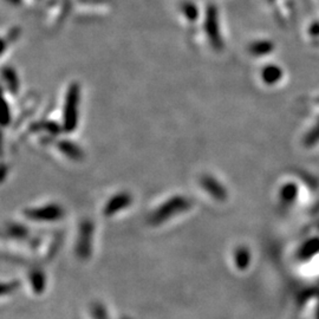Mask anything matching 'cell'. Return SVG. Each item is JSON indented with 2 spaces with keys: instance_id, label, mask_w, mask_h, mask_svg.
<instances>
[{
  "instance_id": "cell-1",
  "label": "cell",
  "mask_w": 319,
  "mask_h": 319,
  "mask_svg": "<svg viewBox=\"0 0 319 319\" xmlns=\"http://www.w3.org/2000/svg\"><path fill=\"white\" fill-rule=\"evenodd\" d=\"M79 103L81 85L78 82H72L66 91L63 108V131L72 132L76 130L79 118Z\"/></svg>"
},
{
  "instance_id": "cell-2",
  "label": "cell",
  "mask_w": 319,
  "mask_h": 319,
  "mask_svg": "<svg viewBox=\"0 0 319 319\" xmlns=\"http://www.w3.org/2000/svg\"><path fill=\"white\" fill-rule=\"evenodd\" d=\"M191 200L184 195H175L160 205L149 217V222L154 226H158L169 219L175 217L176 214L183 213L191 208Z\"/></svg>"
},
{
  "instance_id": "cell-3",
  "label": "cell",
  "mask_w": 319,
  "mask_h": 319,
  "mask_svg": "<svg viewBox=\"0 0 319 319\" xmlns=\"http://www.w3.org/2000/svg\"><path fill=\"white\" fill-rule=\"evenodd\" d=\"M203 29H205L207 38H208L213 49L215 51H220L224 47V42H222L220 28H219L218 10L214 5L207 6Z\"/></svg>"
},
{
  "instance_id": "cell-4",
  "label": "cell",
  "mask_w": 319,
  "mask_h": 319,
  "mask_svg": "<svg viewBox=\"0 0 319 319\" xmlns=\"http://www.w3.org/2000/svg\"><path fill=\"white\" fill-rule=\"evenodd\" d=\"M25 218L32 221L52 222L58 221L64 217V209L56 203H49L42 207H32L24 210Z\"/></svg>"
},
{
  "instance_id": "cell-5",
  "label": "cell",
  "mask_w": 319,
  "mask_h": 319,
  "mask_svg": "<svg viewBox=\"0 0 319 319\" xmlns=\"http://www.w3.org/2000/svg\"><path fill=\"white\" fill-rule=\"evenodd\" d=\"M131 201L132 198L128 192L117 193V194L113 195L109 200H108L104 207H103V214L108 218L114 217L115 214L120 213L121 210L128 208V207L130 206Z\"/></svg>"
},
{
  "instance_id": "cell-6",
  "label": "cell",
  "mask_w": 319,
  "mask_h": 319,
  "mask_svg": "<svg viewBox=\"0 0 319 319\" xmlns=\"http://www.w3.org/2000/svg\"><path fill=\"white\" fill-rule=\"evenodd\" d=\"M200 184H201L203 191L208 193V194L212 196L214 200H217V201H224L226 199V191L224 186H222L214 176L205 174V175H202L201 179H200Z\"/></svg>"
},
{
  "instance_id": "cell-7",
  "label": "cell",
  "mask_w": 319,
  "mask_h": 319,
  "mask_svg": "<svg viewBox=\"0 0 319 319\" xmlns=\"http://www.w3.org/2000/svg\"><path fill=\"white\" fill-rule=\"evenodd\" d=\"M58 150L61 151L62 154H64L66 157H69L72 161H82L84 158V153L82 151L81 148L75 144L71 141L68 140H63L59 141L57 143Z\"/></svg>"
},
{
  "instance_id": "cell-8",
  "label": "cell",
  "mask_w": 319,
  "mask_h": 319,
  "mask_svg": "<svg viewBox=\"0 0 319 319\" xmlns=\"http://www.w3.org/2000/svg\"><path fill=\"white\" fill-rule=\"evenodd\" d=\"M3 79L5 82L7 89L11 94L17 95L18 90H19V78L12 66H4L3 68Z\"/></svg>"
},
{
  "instance_id": "cell-9",
  "label": "cell",
  "mask_w": 319,
  "mask_h": 319,
  "mask_svg": "<svg viewBox=\"0 0 319 319\" xmlns=\"http://www.w3.org/2000/svg\"><path fill=\"white\" fill-rule=\"evenodd\" d=\"M181 7H182V12H183L184 17H186L187 20L192 21L193 23V21H195L196 19H198L199 11L192 2H184L182 5H181Z\"/></svg>"
},
{
  "instance_id": "cell-10",
  "label": "cell",
  "mask_w": 319,
  "mask_h": 319,
  "mask_svg": "<svg viewBox=\"0 0 319 319\" xmlns=\"http://www.w3.org/2000/svg\"><path fill=\"white\" fill-rule=\"evenodd\" d=\"M5 105H6V117L4 118L3 124H4V127H7V125L12 122V113H11V108L9 107V104H7V102L5 103Z\"/></svg>"
}]
</instances>
